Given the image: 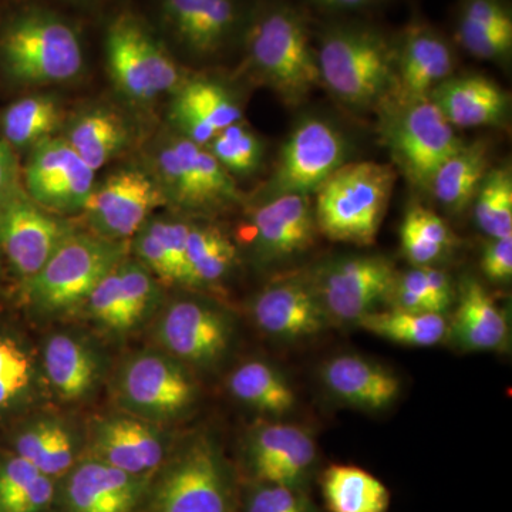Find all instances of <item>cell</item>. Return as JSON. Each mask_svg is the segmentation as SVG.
Instances as JSON below:
<instances>
[{"mask_svg": "<svg viewBox=\"0 0 512 512\" xmlns=\"http://www.w3.org/2000/svg\"><path fill=\"white\" fill-rule=\"evenodd\" d=\"M323 507L328 512H389L392 494L365 468L330 464L318 474Z\"/></svg>", "mask_w": 512, "mask_h": 512, "instance_id": "f546056e", "label": "cell"}, {"mask_svg": "<svg viewBox=\"0 0 512 512\" xmlns=\"http://www.w3.org/2000/svg\"><path fill=\"white\" fill-rule=\"evenodd\" d=\"M457 42L478 59H503L512 49V15L507 0H460Z\"/></svg>", "mask_w": 512, "mask_h": 512, "instance_id": "4316f807", "label": "cell"}, {"mask_svg": "<svg viewBox=\"0 0 512 512\" xmlns=\"http://www.w3.org/2000/svg\"><path fill=\"white\" fill-rule=\"evenodd\" d=\"M393 187L390 165L373 161L340 165L316 190V227L332 241L373 244Z\"/></svg>", "mask_w": 512, "mask_h": 512, "instance_id": "277c9868", "label": "cell"}, {"mask_svg": "<svg viewBox=\"0 0 512 512\" xmlns=\"http://www.w3.org/2000/svg\"><path fill=\"white\" fill-rule=\"evenodd\" d=\"M16 456L25 458L43 474L59 480L83 457V441L72 424L45 417L20 431Z\"/></svg>", "mask_w": 512, "mask_h": 512, "instance_id": "83f0119b", "label": "cell"}, {"mask_svg": "<svg viewBox=\"0 0 512 512\" xmlns=\"http://www.w3.org/2000/svg\"><path fill=\"white\" fill-rule=\"evenodd\" d=\"M357 325L379 338L417 348L439 345L450 329L443 315L410 313L399 309L367 313L362 319L357 320Z\"/></svg>", "mask_w": 512, "mask_h": 512, "instance_id": "e575fe53", "label": "cell"}, {"mask_svg": "<svg viewBox=\"0 0 512 512\" xmlns=\"http://www.w3.org/2000/svg\"><path fill=\"white\" fill-rule=\"evenodd\" d=\"M237 248L214 227H192L187 241V285H212L231 271Z\"/></svg>", "mask_w": 512, "mask_h": 512, "instance_id": "8d00e7d4", "label": "cell"}, {"mask_svg": "<svg viewBox=\"0 0 512 512\" xmlns=\"http://www.w3.org/2000/svg\"><path fill=\"white\" fill-rule=\"evenodd\" d=\"M239 512H322L309 491L285 485L247 483L239 494Z\"/></svg>", "mask_w": 512, "mask_h": 512, "instance_id": "ee69618b", "label": "cell"}, {"mask_svg": "<svg viewBox=\"0 0 512 512\" xmlns=\"http://www.w3.org/2000/svg\"><path fill=\"white\" fill-rule=\"evenodd\" d=\"M157 168L163 181V191L183 207L198 208L197 192L187 165L173 144L161 148Z\"/></svg>", "mask_w": 512, "mask_h": 512, "instance_id": "7dc6e473", "label": "cell"}, {"mask_svg": "<svg viewBox=\"0 0 512 512\" xmlns=\"http://www.w3.org/2000/svg\"><path fill=\"white\" fill-rule=\"evenodd\" d=\"M73 231L36 204L22 187L0 198V247L25 278H33Z\"/></svg>", "mask_w": 512, "mask_h": 512, "instance_id": "4fadbf2b", "label": "cell"}, {"mask_svg": "<svg viewBox=\"0 0 512 512\" xmlns=\"http://www.w3.org/2000/svg\"><path fill=\"white\" fill-rule=\"evenodd\" d=\"M164 202V191L150 175L136 168H123L93 188L83 211L94 234L126 241Z\"/></svg>", "mask_w": 512, "mask_h": 512, "instance_id": "7c38bea8", "label": "cell"}, {"mask_svg": "<svg viewBox=\"0 0 512 512\" xmlns=\"http://www.w3.org/2000/svg\"><path fill=\"white\" fill-rule=\"evenodd\" d=\"M56 485L25 458L10 457L0 464V512H52Z\"/></svg>", "mask_w": 512, "mask_h": 512, "instance_id": "836d02e7", "label": "cell"}, {"mask_svg": "<svg viewBox=\"0 0 512 512\" xmlns=\"http://www.w3.org/2000/svg\"><path fill=\"white\" fill-rule=\"evenodd\" d=\"M173 146L190 170L197 191L198 207L237 200V185L210 151L185 137L174 141Z\"/></svg>", "mask_w": 512, "mask_h": 512, "instance_id": "ab89813d", "label": "cell"}, {"mask_svg": "<svg viewBox=\"0 0 512 512\" xmlns=\"http://www.w3.org/2000/svg\"><path fill=\"white\" fill-rule=\"evenodd\" d=\"M431 96L448 123L463 128L498 123L508 104L507 94L497 83L476 74L444 80Z\"/></svg>", "mask_w": 512, "mask_h": 512, "instance_id": "484cf974", "label": "cell"}, {"mask_svg": "<svg viewBox=\"0 0 512 512\" xmlns=\"http://www.w3.org/2000/svg\"><path fill=\"white\" fill-rule=\"evenodd\" d=\"M245 42L256 72L289 103H298L318 86V55L298 9L266 3L252 16Z\"/></svg>", "mask_w": 512, "mask_h": 512, "instance_id": "3957f363", "label": "cell"}, {"mask_svg": "<svg viewBox=\"0 0 512 512\" xmlns=\"http://www.w3.org/2000/svg\"><path fill=\"white\" fill-rule=\"evenodd\" d=\"M64 138L83 163L96 173L126 147L128 130L119 114L94 109L77 116Z\"/></svg>", "mask_w": 512, "mask_h": 512, "instance_id": "1f68e13d", "label": "cell"}, {"mask_svg": "<svg viewBox=\"0 0 512 512\" xmlns=\"http://www.w3.org/2000/svg\"><path fill=\"white\" fill-rule=\"evenodd\" d=\"M158 13L171 39L200 59L220 55L251 22L242 0H160Z\"/></svg>", "mask_w": 512, "mask_h": 512, "instance_id": "8fae6325", "label": "cell"}, {"mask_svg": "<svg viewBox=\"0 0 512 512\" xmlns=\"http://www.w3.org/2000/svg\"><path fill=\"white\" fill-rule=\"evenodd\" d=\"M239 494L220 446L211 437L194 436L170 450L136 512H239Z\"/></svg>", "mask_w": 512, "mask_h": 512, "instance_id": "6da1fadb", "label": "cell"}, {"mask_svg": "<svg viewBox=\"0 0 512 512\" xmlns=\"http://www.w3.org/2000/svg\"><path fill=\"white\" fill-rule=\"evenodd\" d=\"M463 146L439 107L429 99L414 101L394 133V148L414 184L430 187L434 174Z\"/></svg>", "mask_w": 512, "mask_h": 512, "instance_id": "d6986e66", "label": "cell"}, {"mask_svg": "<svg viewBox=\"0 0 512 512\" xmlns=\"http://www.w3.org/2000/svg\"><path fill=\"white\" fill-rule=\"evenodd\" d=\"M170 453L154 421L113 414L94 421L84 456L137 477H153Z\"/></svg>", "mask_w": 512, "mask_h": 512, "instance_id": "2e32d148", "label": "cell"}, {"mask_svg": "<svg viewBox=\"0 0 512 512\" xmlns=\"http://www.w3.org/2000/svg\"><path fill=\"white\" fill-rule=\"evenodd\" d=\"M104 53L111 80L128 99L151 101L181 87L180 67L134 13L123 12L111 20Z\"/></svg>", "mask_w": 512, "mask_h": 512, "instance_id": "52a82bcc", "label": "cell"}, {"mask_svg": "<svg viewBox=\"0 0 512 512\" xmlns=\"http://www.w3.org/2000/svg\"><path fill=\"white\" fill-rule=\"evenodd\" d=\"M308 2L320 9L350 12V10L372 8L383 0H308Z\"/></svg>", "mask_w": 512, "mask_h": 512, "instance_id": "f907efd6", "label": "cell"}, {"mask_svg": "<svg viewBox=\"0 0 512 512\" xmlns=\"http://www.w3.org/2000/svg\"><path fill=\"white\" fill-rule=\"evenodd\" d=\"M171 119L198 146H208L220 131L241 121V109L227 90L208 80L181 84L171 104Z\"/></svg>", "mask_w": 512, "mask_h": 512, "instance_id": "d4e9b609", "label": "cell"}, {"mask_svg": "<svg viewBox=\"0 0 512 512\" xmlns=\"http://www.w3.org/2000/svg\"><path fill=\"white\" fill-rule=\"evenodd\" d=\"M487 147L484 143L461 146L434 174L430 188L448 210L463 211L476 197L487 175Z\"/></svg>", "mask_w": 512, "mask_h": 512, "instance_id": "d6a6232c", "label": "cell"}, {"mask_svg": "<svg viewBox=\"0 0 512 512\" xmlns=\"http://www.w3.org/2000/svg\"><path fill=\"white\" fill-rule=\"evenodd\" d=\"M389 299H392L393 309L399 311L444 315L451 305L453 292L444 272L430 266H416L397 276Z\"/></svg>", "mask_w": 512, "mask_h": 512, "instance_id": "74e56055", "label": "cell"}, {"mask_svg": "<svg viewBox=\"0 0 512 512\" xmlns=\"http://www.w3.org/2000/svg\"><path fill=\"white\" fill-rule=\"evenodd\" d=\"M397 275L380 256H353L322 269L313 288L329 320L352 323L390 298Z\"/></svg>", "mask_w": 512, "mask_h": 512, "instance_id": "30bf717a", "label": "cell"}, {"mask_svg": "<svg viewBox=\"0 0 512 512\" xmlns=\"http://www.w3.org/2000/svg\"><path fill=\"white\" fill-rule=\"evenodd\" d=\"M35 379L28 350L12 338H0V407L25 396Z\"/></svg>", "mask_w": 512, "mask_h": 512, "instance_id": "f6af8a7d", "label": "cell"}, {"mask_svg": "<svg viewBox=\"0 0 512 512\" xmlns=\"http://www.w3.org/2000/svg\"><path fill=\"white\" fill-rule=\"evenodd\" d=\"M402 249L412 264L429 266L453 245L454 237L443 218L429 208L414 205L400 228Z\"/></svg>", "mask_w": 512, "mask_h": 512, "instance_id": "f35d334b", "label": "cell"}, {"mask_svg": "<svg viewBox=\"0 0 512 512\" xmlns=\"http://www.w3.org/2000/svg\"><path fill=\"white\" fill-rule=\"evenodd\" d=\"M18 187L20 184L15 154L8 141L0 138V198Z\"/></svg>", "mask_w": 512, "mask_h": 512, "instance_id": "681fc988", "label": "cell"}, {"mask_svg": "<svg viewBox=\"0 0 512 512\" xmlns=\"http://www.w3.org/2000/svg\"><path fill=\"white\" fill-rule=\"evenodd\" d=\"M320 377L340 402L367 412L387 409L402 387L392 370L357 355L332 357L322 366Z\"/></svg>", "mask_w": 512, "mask_h": 512, "instance_id": "7402d4cb", "label": "cell"}, {"mask_svg": "<svg viewBox=\"0 0 512 512\" xmlns=\"http://www.w3.org/2000/svg\"><path fill=\"white\" fill-rule=\"evenodd\" d=\"M252 316L266 335L285 340L319 335L330 322L313 285L299 279L266 286L252 303Z\"/></svg>", "mask_w": 512, "mask_h": 512, "instance_id": "ffe728a7", "label": "cell"}, {"mask_svg": "<svg viewBox=\"0 0 512 512\" xmlns=\"http://www.w3.org/2000/svg\"><path fill=\"white\" fill-rule=\"evenodd\" d=\"M231 318L208 302L184 299L171 303L156 328L158 343L181 362L210 366L231 345Z\"/></svg>", "mask_w": 512, "mask_h": 512, "instance_id": "5bb4252c", "label": "cell"}, {"mask_svg": "<svg viewBox=\"0 0 512 512\" xmlns=\"http://www.w3.org/2000/svg\"><path fill=\"white\" fill-rule=\"evenodd\" d=\"M0 63L15 82H70L84 67L82 39L59 13L26 6L10 16L0 30Z\"/></svg>", "mask_w": 512, "mask_h": 512, "instance_id": "7a4b0ae2", "label": "cell"}, {"mask_svg": "<svg viewBox=\"0 0 512 512\" xmlns=\"http://www.w3.org/2000/svg\"><path fill=\"white\" fill-rule=\"evenodd\" d=\"M393 53L386 37L375 28L332 26L326 30L316 52L320 80L348 103H370L389 83Z\"/></svg>", "mask_w": 512, "mask_h": 512, "instance_id": "8992f818", "label": "cell"}, {"mask_svg": "<svg viewBox=\"0 0 512 512\" xmlns=\"http://www.w3.org/2000/svg\"><path fill=\"white\" fill-rule=\"evenodd\" d=\"M318 460V446L312 434L292 424H262L251 431L245 443L247 483L309 491Z\"/></svg>", "mask_w": 512, "mask_h": 512, "instance_id": "9c48e42d", "label": "cell"}, {"mask_svg": "<svg viewBox=\"0 0 512 512\" xmlns=\"http://www.w3.org/2000/svg\"><path fill=\"white\" fill-rule=\"evenodd\" d=\"M208 147L222 167L232 173H252L261 163V141L241 123L224 128L212 138Z\"/></svg>", "mask_w": 512, "mask_h": 512, "instance_id": "7bdbcfd3", "label": "cell"}, {"mask_svg": "<svg viewBox=\"0 0 512 512\" xmlns=\"http://www.w3.org/2000/svg\"><path fill=\"white\" fill-rule=\"evenodd\" d=\"M119 265L94 286L84 305L90 318L101 328L113 333H126L136 328V325L128 311L126 295L121 285Z\"/></svg>", "mask_w": 512, "mask_h": 512, "instance_id": "b9f144b4", "label": "cell"}, {"mask_svg": "<svg viewBox=\"0 0 512 512\" xmlns=\"http://www.w3.org/2000/svg\"><path fill=\"white\" fill-rule=\"evenodd\" d=\"M133 249L140 264L146 266L157 279L165 284H175L170 244L163 220L147 221L134 235Z\"/></svg>", "mask_w": 512, "mask_h": 512, "instance_id": "bcb514c9", "label": "cell"}, {"mask_svg": "<svg viewBox=\"0 0 512 512\" xmlns=\"http://www.w3.org/2000/svg\"><path fill=\"white\" fill-rule=\"evenodd\" d=\"M117 399L127 412L150 421L180 416L195 400V384L173 356L143 352L121 366Z\"/></svg>", "mask_w": 512, "mask_h": 512, "instance_id": "ba28073f", "label": "cell"}, {"mask_svg": "<svg viewBox=\"0 0 512 512\" xmlns=\"http://www.w3.org/2000/svg\"><path fill=\"white\" fill-rule=\"evenodd\" d=\"M62 120L59 101L52 96L23 97L10 104L3 114V138L12 147H35L52 137Z\"/></svg>", "mask_w": 512, "mask_h": 512, "instance_id": "d590c367", "label": "cell"}, {"mask_svg": "<svg viewBox=\"0 0 512 512\" xmlns=\"http://www.w3.org/2000/svg\"><path fill=\"white\" fill-rule=\"evenodd\" d=\"M476 221L493 239L512 237V175L510 168H497L485 175L476 194Z\"/></svg>", "mask_w": 512, "mask_h": 512, "instance_id": "60d3db41", "label": "cell"}, {"mask_svg": "<svg viewBox=\"0 0 512 512\" xmlns=\"http://www.w3.org/2000/svg\"><path fill=\"white\" fill-rule=\"evenodd\" d=\"M453 67V49L439 30L424 22H414L406 29L399 52L404 99L410 103L427 99L450 76Z\"/></svg>", "mask_w": 512, "mask_h": 512, "instance_id": "603a6c76", "label": "cell"}, {"mask_svg": "<svg viewBox=\"0 0 512 512\" xmlns=\"http://www.w3.org/2000/svg\"><path fill=\"white\" fill-rule=\"evenodd\" d=\"M29 197L45 210H83L94 188V171L64 137H49L33 147L26 165Z\"/></svg>", "mask_w": 512, "mask_h": 512, "instance_id": "e0dca14e", "label": "cell"}, {"mask_svg": "<svg viewBox=\"0 0 512 512\" xmlns=\"http://www.w3.org/2000/svg\"><path fill=\"white\" fill-rule=\"evenodd\" d=\"M46 379L60 399L77 402L97 389L104 372L103 357L93 343L76 333H56L43 348Z\"/></svg>", "mask_w": 512, "mask_h": 512, "instance_id": "cb8c5ba5", "label": "cell"}, {"mask_svg": "<svg viewBox=\"0 0 512 512\" xmlns=\"http://www.w3.org/2000/svg\"><path fill=\"white\" fill-rule=\"evenodd\" d=\"M229 392L239 402L268 416H285L295 409L296 394L284 375L269 363H242L228 379Z\"/></svg>", "mask_w": 512, "mask_h": 512, "instance_id": "4dcf8cb0", "label": "cell"}, {"mask_svg": "<svg viewBox=\"0 0 512 512\" xmlns=\"http://www.w3.org/2000/svg\"><path fill=\"white\" fill-rule=\"evenodd\" d=\"M126 252V241L73 231L46 265L28 279L30 301L46 315L72 311L126 259Z\"/></svg>", "mask_w": 512, "mask_h": 512, "instance_id": "5b68a950", "label": "cell"}, {"mask_svg": "<svg viewBox=\"0 0 512 512\" xmlns=\"http://www.w3.org/2000/svg\"><path fill=\"white\" fill-rule=\"evenodd\" d=\"M448 330L460 348L473 352L501 349L508 338L504 312L476 281L464 285L453 325Z\"/></svg>", "mask_w": 512, "mask_h": 512, "instance_id": "f1b7e54d", "label": "cell"}, {"mask_svg": "<svg viewBox=\"0 0 512 512\" xmlns=\"http://www.w3.org/2000/svg\"><path fill=\"white\" fill-rule=\"evenodd\" d=\"M150 480L83 456L57 480L52 512H136Z\"/></svg>", "mask_w": 512, "mask_h": 512, "instance_id": "9a60e30c", "label": "cell"}, {"mask_svg": "<svg viewBox=\"0 0 512 512\" xmlns=\"http://www.w3.org/2000/svg\"><path fill=\"white\" fill-rule=\"evenodd\" d=\"M481 268L491 281L503 282L512 275V237L493 239L485 248Z\"/></svg>", "mask_w": 512, "mask_h": 512, "instance_id": "c3c4849f", "label": "cell"}, {"mask_svg": "<svg viewBox=\"0 0 512 512\" xmlns=\"http://www.w3.org/2000/svg\"><path fill=\"white\" fill-rule=\"evenodd\" d=\"M345 144L335 128L322 120H306L282 150L272 185L282 194L316 191L343 163Z\"/></svg>", "mask_w": 512, "mask_h": 512, "instance_id": "ac0fdd59", "label": "cell"}, {"mask_svg": "<svg viewBox=\"0 0 512 512\" xmlns=\"http://www.w3.org/2000/svg\"><path fill=\"white\" fill-rule=\"evenodd\" d=\"M252 229L256 251L272 261L308 251L318 227L308 195L282 194L258 208Z\"/></svg>", "mask_w": 512, "mask_h": 512, "instance_id": "44dd1931", "label": "cell"}, {"mask_svg": "<svg viewBox=\"0 0 512 512\" xmlns=\"http://www.w3.org/2000/svg\"><path fill=\"white\" fill-rule=\"evenodd\" d=\"M77 2H94V0H77Z\"/></svg>", "mask_w": 512, "mask_h": 512, "instance_id": "816d5d0a", "label": "cell"}]
</instances>
